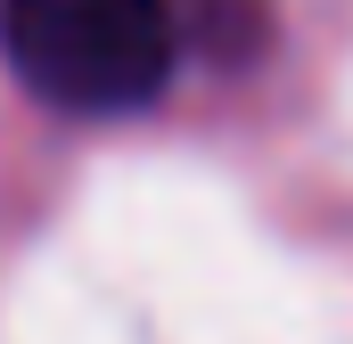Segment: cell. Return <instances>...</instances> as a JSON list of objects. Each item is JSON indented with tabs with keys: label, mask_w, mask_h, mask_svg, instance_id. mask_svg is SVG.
<instances>
[{
	"label": "cell",
	"mask_w": 353,
	"mask_h": 344,
	"mask_svg": "<svg viewBox=\"0 0 353 344\" xmlns=\"http://www.w3.org/2000/svg\"><path fill=\"white\" fill-rule=\"evenodd\" d=\"M17 83L66 115H123L173 83V0H0Z\"/></svg>",
	"instance_id": "6da1fadb"
}]
</instances>
